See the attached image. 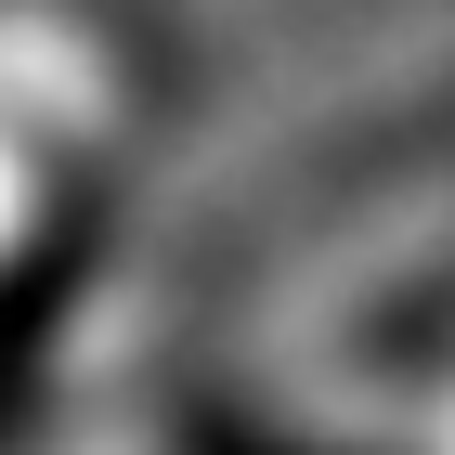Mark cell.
<instances>
[{"instance_id":"1","label":"cell","mask_w":455,"mask_h":455,"mask_svg":"<svg viewBox=\"0 0 455 455\" xmlns=\"http://www.w3.org/2000/svg\"><path fill=\"white\" fill-rule=\"evenodd\" d=\"M196 455H313V443H274V429H196Z\"/></svg>"}]
</instances>
